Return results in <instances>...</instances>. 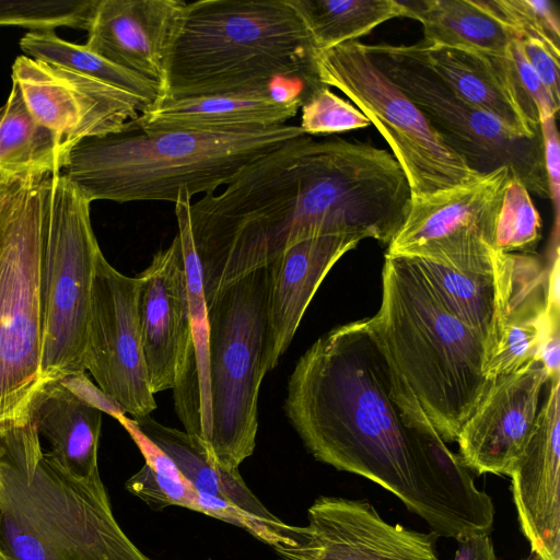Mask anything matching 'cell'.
I'll list each match as a JSON object with an SVG mask.
<instances>
[{"mask_svg":"<svg viewBox=\"0 0 560 560\" xmlns=\"http://www.w3.org/2000/svg\"><path fill=\"white\" fill-rule=\"evenodd\" d=\"M283 409L314 458L380 485L435 536L490 533L491 498L432 425H408L368 318L330 329L300 357Z\"/></svg>","mask_w":560,"mask_h":560,"instance_id":"1","label":"cell"},{"mask_svg":"<svg viewBox=\"0 0 560 560\" xmlns=\"http://www.w3.org/2000/svg\"><path fill=\"white\" fill-rule=\"evenodd\" d=\"M411 200L393 154L302 135L247 165L189 208L206 302L306 237L354 234L389 244Z\"/></svg>","mask_w":560,"mask_h":560,"instance_id":"2","label":"cell"},{"mask_svg":"<svg viewBox=\"0 0 560 560\" xmlns=\"http://www.w3.org/2000/svg\"><path fill=\"white\" fill-rule=\"evenodd\" d=\"M390 371L399 407L427 417L454 442L490 381L485 341L434 293L415 262L385 255L382 300L368 318Z\"/></svg>","mask_w":560,"mask_h":560,"instance_id":"3","label":"cell"},{"mask_svg":"<svg viewBox=\"0 0 560 560\" xmlns=\"http://www.w3.org/2000/svg\"><path fill=\"white\" fill-rule=\"evenodd\" d=\"M5 560H152L117 523L100 474L78 477L42 446L32 411L0 428Z\"/></svg>","mask_w":560,"mask_h":560,"instance_id":"4","label":"cell"},{"mask_svg":"<svg viewBox=\"0 0 560 560\" xmlns=\"http://www.w3.org/2000/svg\"><path fill=\"white\" fill-rule=\"evenodd\" d=\"M315 50L289 0L186 3L158 101L258 91L277 79L300 80L310 93L323 85L314 68Z\"/></svg>","mask_w":560,"mask_h":560,"instance_id":"5","label":"cell"},{"mask_svg":"<svg viewBox=\"0 0 560 560\" xmlns=\"http://www.w3.org/2000/svg\"><path fill=\"white\" fill-rule=\"evenodd\" d=\"M298 125L237 130L144 131L132 121L71 148L60 173L90 201L175 202L228 185L247 165L290 139Z\"/></svg>","mask_w":560,"mask_h":560,"instance_id":"6","label":"cell"},{"mask_svg":"<svg viewBox=\"0 0 560 560\" xmlns=\"http://www.w3.org/2000/svg\"><path fill=\"white\" fill-rule=\"evenodd\" d=\"M48 177H0V428L25 420L45 386Z\"/></svg>","mask_w":560,"mask_h":560,"instance_id":"7","label":"cell"},{"mask_svg":"<svg viewBox=\"0 0 560 560\" xmlns=\"http://www.w3.org/2000/svg\"><path fill=\"white\" fill-rule=\"evenodd\" d=\"M270 266L250 271L207 301L211 438L207 457L233 470L256 446L258 395L269 372Z\"/></svg>","mask_w":560,"mask_h":560,"instance_id":"8","label":"cell"},{"mask_svg":"<svg viewBox=\"0 0 560 560\" xmlns=\"http://www.w3.org/2000/svg\"><path fill=\"white\" fill-rule=\"evenodd\" d=\"M314 68L322 84L342 92L377 128L406 175L411 198L480 176L377 67L365 44L355 40L316 49Z\"/></svg>","mask_w":560,"mask_h":560,"instance_id":"9","label":"cell"},{"mask_svg":"<svg viewBox=\"0 0 560 560\" xmlns=\"http://www.w3.org/2000/svg\"><path fill=\"white\" fill-rule=\"evenodd\" d=\"M365 47L377 67L477 174L508 167L529 194L550 198L541 136L517 137L497 118L462 100L427 65L416 44Z\"/></svg>","mask_w":560,"mask_h":560,"instance_id":"10","label":"cell"},{"mask_svg":"<svg viewBox=\"0 0 560 560\" xmlns=\"http://www.w3.org/2000/svg\"><path fill=\"white\" fill-rule=\"evenodd\" d=\"M90 206L63 175L48 177L42 354L45 385L85 372L91 289L102 252L92 229Z\"/></svg>","mask_w":560,"mask_h":560,"instance_id":"11","label":"cell"},{"mask_svg":"<svg viewBox=\"0 0 560 560\" xmlns=\"http://www.w3.org/2000/svg\"><path fill=\"white\" fill-rule=\"evenodd\" d=\"M511 176L508 167H500L469 183L411 198L386 255L493 272L497 219Z\"/></svg>","mask_w":560,"mask_h":560,"instance_id":"12","label":"cell"},{"mask_svg":"<svg viewBox=\"0 0 560 560\" xmlns=\"http://www.w3.org/2000/svg\"><path fill=\"white\" fill-rule=\"evenodd\" d=\"M494 312L485 342L488 381L538 361L541 348L560 345L559 255L551 267L530 253L497 252Z\"/></svg>","mask_w":560,"mask_h":560,"instance_id":"13","label":"cell"},{"mask_svg":"<svg viewBox=\"0 0 560 560\" xmlns=\"http://www.w3.org/2000/svg\"><path fill=\"white\" fill-rule=\"evenodd\" d=\"M140 278L115 269L101 252L95 261L84 369L133 419L156 409L145 368L138 312Z\"/></svg>","mask_w":560,"mask_h":560,"instance_id":"14","label":"cell"},{"mask_svg":"<svg viewBox=\"0 0 560 560\" xmlns=\"http://www.w3.org/2000/svg\"><path fill=\"white\" fill-rule=\"evenodd\" d=\"M12 82L33 116L70 150L84 139L124 129L150 106L126 91L25 55L13 62Z\"/></svg>","mask_w":560,"mask_h":560,"instance_id":"15","label":"cell"},{"mask_svg":"<svg viewBox=\"0 0 560 560\" xmlns=\"http://www.w3.org/2000/svg\"><path fill=\"white\" fill-rule=\"evenodd\" d=\"M295 536L273 548L280 560H439L433 533L389 524L364 500L317 498Z\"/></svg>","mask_w":560,"mask_h":560,"instance_id":"16","label":"cell"},{"mask_svg":"<svg viewBox=\"0 0 560 560\" xmlns=\"http://www.w3.org/2000/svg\"><path fill=\"white\" fill-rule=\"evenodd\" d=\"M548 380L544 364L532 361L490 381L456 440L469 470L510 476L529 440Z\"/></svg>","mask_w":560,"mask_h":560,"instance_id":"17","label":"cell"},{"mask_svg":"<svg viewBox=\"0 0 560 560\" xmlns=\"http://www.w3.org/2000/svg\"><path fill=\"white\" fill-rule=\"evenodd\" d=\"M138 312L151 392L174 389L191 354V317L178 235L141 273Z\"/></svg>","mask_w":560,"mask_h":560,"instance_id":"18","label":"cell"},{"mask_svg":"<svg viewBox=\"0 0 560 560\" xmlns=\"http://www.w3.org/2000/svg\"><path fill=\"white\" fill-rule=\"evenodd\" d=\"M547 395L510 477L522 533L539 560H560V377Z\"/></svg>","mask_w":560,"mask_h":560,"instance_id":"19","label":"cell"},{"mask_svg":"<svg viewBox=\"0 0 560 560\" xmlns=\"http://www.w3.org/2000/svg\"><path fill=\"white\" fill-rule=\"evenodd\" d=\"M185 4L182 0H96L85 45L160 85Z\"/></svg>","mask_w":560,"mask_h":560,"instance_id":"20","label":"cell"},{"mask_svg":"<svg viewBox=\"0 0 560 560\" xmlns=\"http://www.w3.org/2000/svg\"><path fill=\"white\" fill-rule=\"evenodd\" d=\"M363 237L324 234L301 240L272 262L269 294V370L289 348L301 319L332 266Z\"/></svg>","mask_w":560,"mask_h":560,"instance_id":"21","label":"cell"},{"mask_svg":"<svg viewBox=\"0 0 560 560\" xmlns=\"http://www.w3.org/2000/svg\"><path fill=\"white\" fill-rule=\"evenodd\" d=\"M304 95L271 86L200 97L160 100L132 120L144 131L237 130L284 125L301 108Z\"/></svg>","mask_w":560,"mask_h":560,"instance_id":"22","label":"cell"},{"mask_svg":"<svg viewBox=\"0 0 560 560\" xmlns=\"http://www.w3.org/2000/svg\"><path fill=\"white\" fill-rule=\"evenodd\" d=\"M133 420L198 493L223 501L240 512L250 524L254 537L273 548L296 545V526L272 514L249 490L238 469L228 470L212 463L185 431L162 424L150 416Z\"/></svg>","mask_w":560,"mask_h":560,"instance_id":"23","label":"cell"},{"mask_svg":"<svg viewBox=\"0 0 560 560\" xmlns=\"http://www.w3.org/2000/svg\"><path fill=\"white\" fill-rule=\"evenodd\" d=\"M423 60L462 100L497 118L517 137L541 136L525 116L505 56L416 44Z\"/></svg>","mask_w":560,"mask_h":560,"instance_id":"24","label":"cell"},{"mask_svg":"<svg viewBox=\"0 0 560 560\" xmlns=\"http://www.w3.org/2000/svg\"><path fill=\"white\" fill-rule=\"evenodd\" d=\"M190 199L184 191L174 202L186 271L192 349L184 374L173 392L175 410L185 432L207 454L211 438L209 323L202 270L190 228Z\"/></svg>","mask_w":560,"mask_h":560,"instance_id":"25","label":"cell"},{"mask_svg":"<svg viewBox=\"0 0 560 560\" xmlns=\"http://www.w3.org/2000/svg\"><path fill=\"white\" fill-rule=\"evenodd\" d=\"M32 415L46 451L69 472L86 478L98 472L97 451L102 412L84 402L59 381L48 383L37 395Z\"/></svg>","mask_w":560,"mask_h":560,"instance_id":"26","label":"cell"},{"mask_svg":"<svg viewBox=\"0 0 560 560\" xmlns=\"http://www.w3.org/2000/svg\"><path fill=\"white\" fill-rule=\"evenodd\" d=\"M405 16L418 21L424 43L505 56L515 32L501 22L482 0H400Z\"/></svg>","mask_w":560,"mask_h":560,"instance_id":"27","label":"cell"},{"mask_svg":"<svg viewBox=\"0 0 560 560\" xmlns=\"http://www.w3.org/2000/svg\"><path fill=\"white\" fill-rule=\"evenodd\" d=\"M70 149L31 113L18 84L0 107V177L60 174Z\"/></svg>","mask_w":560,"mask_h":560,"instance_id":"28","label":"cell"},{"mask_svg":"<svg viewBox=\"0 0 560 560\" xmlns=\"http://www.w3.org/2000/svg\"><path fill=\"white\" fill-rule=\"evenodd\" d=\"M316 49L355 42L382 23L404 18L400 0H289Z\"/></svg>","mask_w":560,"mask_h":560,"instance_id":"29","label":"cell"},{"mask_svg":"<svg viewBox=\"0 0 560 560\" xmlns=\"http://www.w3.org/2000/svg\"><path fill=\"white\" fill-rule=\"evenodd\" d=\"M20 48L25 56L120 89L150 105L160 96L156 82L110 62L85 44L60 38L55 31H30L20 39Z\"/></svg>","mask_w":560,"mask_h":560,"instance_id":"30","label":"cell"},{"mask_svg":"<svg viewBox=\"0 0 560 560\" xmlns=\"http://www.w3.org/2000/svg\"><path fill=\"white\" fill-rule=\"evenodd\" d=\"M410 259L448 310L486 342L494 312L493 272H467L425 259Z\"/></svg>","mask_w":560,"mask_h":560,"instance_id":"31","label":"cell"},{"mask_svg":"<svg viewBox=\"0 0 560 560\" xmlns=\"http://www.w3.org/2000/svg\"><path fill=\"white\" fill-rule=\"evenodd\" d=\"M96 0H0V27L88 30Z\"/></svg>","mask_w":560,"mask_h":560,"instance_id":"32","label":"cell"},{"mask_svg":"<svg viewBox=\"0 0 560 560\" xmlns=\"http://www.w3.org/2000/svg\"><path fill=\"white\" fill-rule=\"evenodd\" d=\"M126 488L153 510L174 505L208 515L209 497L198 493L184 479L173 460H167L154 469L144 463L126 481Z\"/></svg>","mask_w":560,"mask_h":560,"instance_id":"33","label":"cell"},{"mask_svg":"<svg viewBox=\"0 0 560 560\" xmlns=\"http://www.w3.org/2000/svg\"><path fill=\"white\" fill-rule=\"evenodd\" d=\"M541 237V219L523 183L511 176L498 214L495 249L530 253Z\"/></svg>","mask_w":560,"mask_h":560,"instance_id":"34","label":"cell"},{"mask_svg":"<svg viewBox=\"0 0 560 560\" xmlns=\"http://www.w3.org/2000/svg\"><path fill=\"white\" fill-rule=\"evenodd\" d=\"M483 5L512 28L518 39L541 43L560 58V20L549 0H482Z\"/></svg>","mask_w":560,"mask_h":560,"instance_id":"35","label":"cell"},{"mask_svg":"<svg viewBox=\"0 0 560 560\" xmlns=\"http://www.w3.org/2000/svg\"><path fill=\"white\" fill-rule=\"evenodd\" d=\"M301 108L299 126L311 137L347 132L371 125L361 110L324 84L305 96Z\"/></svg>","mask_w":560,"mask_h":560,"instance_id":"36","label":"cell"},{"mask_svg":"<svg viewBox=\"0 0 560 560\" xmlns=\"http://www.w3.org/2000/svg\"><path fill=\"white\" fill-rule=\"evenodd\" d=\"M542 138L545 171L549 188L550 200L555 210L556 231L559 223L560 200V145L556 117L550 116L540 121Z\"/></svg>","mask_w":560,"mask_h":560,"instance_id":"37","label":"cell"},{"mask_svg":"<svg viewBox=\"0 0 560 560\" xmlns=\"http://www.w3.org/2000/svg\"><path fill=\"white\" fill-rule=\"evenodd\" d=\"M520 42L528 65L552 97L560 102V58L537 40L520 39Z\"/></svg>","mask_w":560,"mask_h":560,"instance_id":"38","label":"cell"},{"mask_svg":"<svg viewBox=\"0 0 560 560\" xmlns=\"http://www.w3.org/2000/svg\"><path fill=\"white\" fill-rule=\"evenodd\" d=\"M59 382L84 402L116 420L127 413L119 402L94 385L85 372L67 376Z\"/></svg>","mask_w":560,"mask_h":560,"instance_id":"39","label":"cell"},{"mask_svg":"<svg viewBox=\"0 0 560 560\" xmlns=\"http://www.w3.org/2000/svg\"><path fill=\"white\" fill-rule=\"evenodd\" d=\"M454 560H498L487 533H471L456 538Z\"/></svg>","mask_w":560,"mask_h":560,"instance_id":"40","label":"cell"},{"mask_svg":"<svg viewBox=\"0 0 560 560\" xmlns=\"http://www.w3.org/2000/svg\"><path fill=\"white\" fill-rule=\"evenodd\" d=\"M525 560H539L534 553L530 552L527 559Z\"/></svg>","mask_w":560,"mask_h":560,"instance_id":"41","label":"cell"},{"mask_svg":"<svg viewBox=\"0 0 560 560\" xmlns=\"http://www.w3.org/2000/svg\"><path fill=\"white\" fill-rule=\"evenodd\" d=\"M0 560H5V559L2 557V555H1V553H0Z\"/></svg>","mask_w":560,"mask_h":560,"instance_id":"42","label":"cell"},{"mask_svg":"<svg viewBox=\"0 0 560 560\" xmlns=\"http://www.w3.org/2000/svg\"><path fill=\"white\" fill-rule=\"evenodd\" d=\"M0 518H1V513H0Z\"/></svg>","mask_w":560,"mask_h":560,"instance_id":"43","label":"cell"}]
</instances>
